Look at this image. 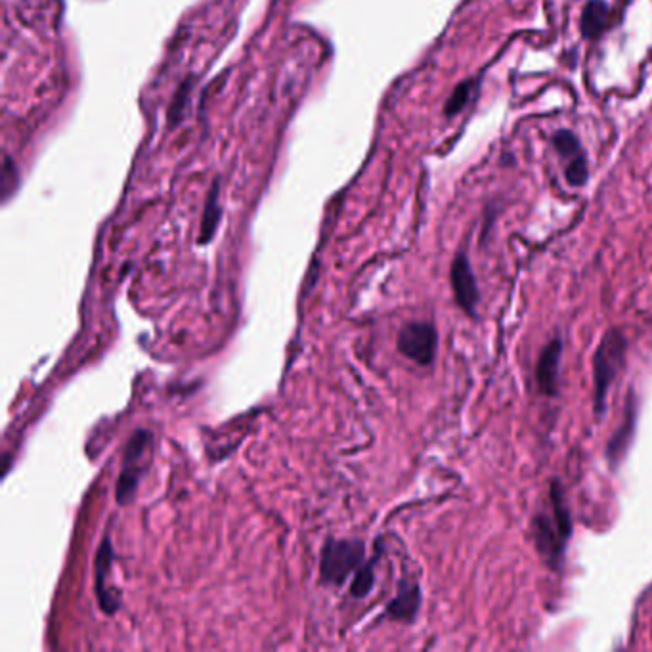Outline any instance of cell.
Masks as SVG:
<instances>
[{
	"label": "cell",
	"mask_w": 652,
	"mask_h": 652,
	"mask_svg": "<svg viewBox=\"0 0 652 652\" xmlns=\"http://www.w3.org/2000/svg\"><path fill=\"white\" fill-rule=\"evenodd\" d=\"M626 348L628 343L624 333L620 329H610L593 356V410L597 415L607 410V396L624 366Z\"/></svg>",
	"instance_id": "obj_1"
},
{
	"label": "cell",
	"mask_w": 652,
	"mask_h": 652,
	"mask_svg": "<svg viewBox=\"0 0 652 652\" xmlns=\"http://www.w3.org/2000/svg\"><path fill=\"white\" fill-rule=\"evenodd\" d=\"M366 555V547L360 540H331L322 551L320 574L326 584L341 586L352 572H356Z\"/></svg>",
	"instance_id": "obj_2"
},
{
	"label": "cell",
	"mask_w": 652,
	"mask_h": 652,
	"mask_svg": "<svg viewBox=\"0 0 652 652\" xmlns=\"http://www.w3.org/2000/svg\"><path fill=\"white\" fill-rule=\"evenodd\" d=\"M150 448H152V433L150 431L140 429L131 436V440L125 448V456H123V469H121V475L117 480V503L119 505H129L134 500L138 482L148 467L146 457L150 454Z\"/></svg>",
	"instance_id": "obj_3"
},
{
	"label": "cell",
	"mask_w": 652,
	"mask_h": 652,
	"mask_svg": "<svg viewBox=\"0 0 652 652\" xmlns=\"http://www.w3.org/2000/svg\"><path fill=\"white\" fill-rule=\"evenodd\" d=\"M398 350L419 366H429L436 354L435 327L427 322H413L402 327L398 335Z\"/></svg>",
	"instance_id": "obj_4"
},
{
	"label": "cell",
	"mask_w": 652,
	"mask_h": 652,
	"mask_svg": "<svg viewBox=\"0 0 652 652\" xmlns=\"http://www.w3.org/2000/svg\"><path fill=\"white\" fill-rule=\"evenodd\" d=\"M452 287H454V297L457 305L461 306L465 312L475 316L477 305H479V287L477 280L471 268L469 257L465 253H459L456 261L452 264Z\"/></svg>",
	"instance_id": "obj_5"
},
{
	"label": "cell",
	"mask_w": 652,
	"mask_h": 652,
	"mask_svg": "<svg viewBox=\"0 0 652 652\" xmlns=\"http://www.w3.org/2000/svg\"><path fill=\"white\" fill-rule=\"evenodd\" d=\"M561 354H563V345L561 339H553L540 354L538 370L536 377L540 383V389L547 396L557 394V385H559V368H561Z\"/></svg>",
	"instance_id": "obj_6"
},
{
	"label": "cell",
	"mask_w": 652,
	"mask_h": 652,
	"mask_svg": "<svg viewBox=\"0 0 652 652\" xmlns=\"http://www.w3.org/2000/svg\"><path fill=\"white\" fill-rule=\"evenodd\" d=\"M111 561H113V549H111L109 536H106L104 542L100 545V549H98V555H96L94 574H96V597H98V603H100L102 610L108 612V614L115 612L113 605H111V599H109L108 586H106L109 570H111Z\"/></svg>",
	"instance_id": "obj_7"
},
{
	"label": "cell",
	"mask_w": 652,
	"mask_h": 652,
	"mask_svg": "<svg viewBox=\"0 0 652 652\" xmlns=\"http://www.w3.org/2000/svg\"><path fill=\"white\" fill-rule=\"evenodd\" d=\"M419 603H421V593L419 587L415 586L413 582H402L398 587L396 597L389 603V614L396 620H406L412 622L419 610Z\"/></svg>",
	"instance_id": "obj_8"
},
{
	"label": "cell",
	"mask_w": 652,
	"mask_h": 652,
	"mask_svg": "<svg viewBox=\"0 0 652 652\" xmlns=\"http://www.w3.org/2000/svg\"><path fill=\"white\" fill-rule=\"evenodd\" d=\"M222 217V207H220V182L215 180L205 209H203V218H201V232H199V243L207 245L209 241L213 240V236L217 234L218 222Z\"/></svg>",
	"instance_id": "obj_9"
},
{
	"label": "cell",
	"mask_w": 652,
	"mask_h": 652,
	"mask_svg": "<svg viewBox=\"0 0 652 652\" xmlns=\"http://www.w3.org/2000/svg\"><path fill=\"white\" fill-rule=\"evenodd\" d=\"M607 16H609V6L605 0H589L580 20L584 37L586 39L597 37L607 23Z\"/></svg>",
	"instance_id": "obj_10"
},
{
	"label": "cell",
	"mask_w": 652,
	"mask_h": 652,
	"mask_svg": "<svg viewBox=\"0 0 652 652\" xmlns=\"http://www.w3.org/2000/svg\"><path fill=\"white\" fill-rule=\"evenodd\" d=\"M633 423H635V417H633V413H631L630 406V410H628V417H626L624 425L620 427V431H618L616 435L612 436V440H610L609 457L612 463H616V459H618V457L624 456V452H626V448H628V444H630V436L631 431H633Z\"/></svg>",
	"instance_id": "obj_11"
},
{
	"label": "cell",
	"mask_w": 652,
	"mask_h": 652,
	"mask_svg": "<svg viewBox=\"0 0 652 652\" xmlns=\"http://www.w3.org/2000/svg\"><path fill=\"white\" fill-rule=\"evenodd\" d=\"M473 90H475V83H473V81H463V83H459V85L454 88V92L450 94V98H448V102H446V106H444V113H446L448 117L457 115L461 109L467 106V102L471 100Z\"/></svg>",
	"instance_id": "obj_12"
},
{
	"label": "cell",
	"mask_w": 652,
	"mask_h": 652,
	"mask_svg": "<svg viewBox=\"0 0 652 652\" xmlns=\"http://www.w3.org/2000/svg\"><path fill=\"white\" fill-rule=\"evenodd\" d=\"M553 144L557 148V152L561 153L565 159H572L578 155H584V148L580 144V140L576 138V134L570 131H559L553 136Z\"/></svg>",
	"instance_id": "obj_13"
},
{
	"label": "cell",
	"mask_w": 652,
	"mask_h": 652,
	"mask_svg": "<svg viewBox=\"0 0 652 652\" xmlns=\"http://www.w3.org/2000/svg\"><path fill=\"white\" fill-rule=\"evenodd\" d=\"M375 584V574H373V565H364L360 566L356 570V576H354V582L350 586V593L354 597H366L371 591V587Z\"/></svg>",
	"instance_id": "obj_14"
},
{
	"label": "cell",
	"mask_w": 652,
	"mask_h": 652,
	"mask_svg": "<svg viewBox=\"0 0 652 652\" xmlns=\"http://www.w3.org/2000/svg\"><path fill=\"white\" fill-rule=\"evenodd\" d=\"M566 180L570 186H584L587 182V159L586 153L568 159L566 163Z\"/></svg>",
	"instance_id": "obj_15"
},
{
	"label": "cell",
	"mask_w": 652,
	"mask_h": 652,
	"mask_svg": "<svg viewBox=\"0 0 652 652\" xmlns=\"http://www.w3.org/2000/svg\"><path fill=\"white\" fill-rule=\"evenodd\" d=\"M192 85H194V81L188 79V81L180 87V90L176 92V96H174L173 104H171V108H169V119H171L173 125L178 123V119H180V115H182V109L186 108V104H188V100H190V90H192Z\"/></svg>",
	"instance_id": "obj_16"
},
{
	"label": "cell",
	"mask_w": 652,
	"mask_h": 652,
	"mask_svg": "<svg viewBox=\"0 0 652 652\" xmlns=\"http://www.w3.org/2000/svg\"><path fill=\"white\" fill-rule=\"evenodd\" d=\"M14 174H18V169L14 167V163H12V159L6 155L4 157V171H2V190H4V201L10 197V192L12 190H16L18 188V184L16 182H10V176H14Z\"/></svg>",
	"instance_id": "obj_17"
}]
</instances>
